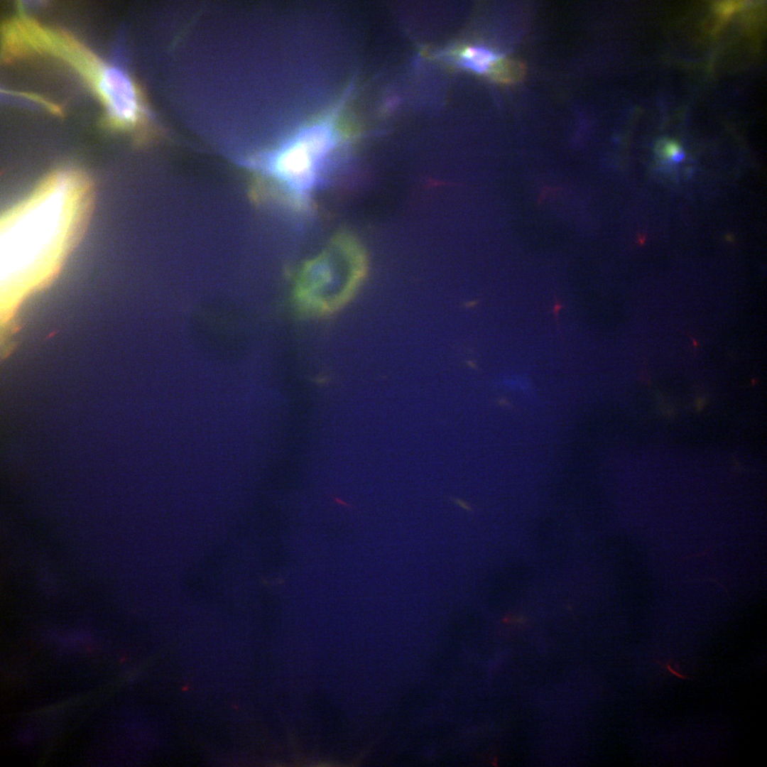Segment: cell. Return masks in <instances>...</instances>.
I'll use <instances>...</instances> for the list:
<instances>
[{
    "label": "cell",
    "mask_w": 767,
    "mask_h": 767,
    "mask_svg": "<svg viewBox=\"0 0 767 767\" xmlns=\"http://www.w3.org/2000/svg\"><path fill=\"white\" fill-rule=\"evenodd\" d=\"M365 268L364 255L358 244L349 236L336 237L303 268L295 289L299 307L312 315L339 308L358 288Z\"/></svg>",
    "instance_id": "1"
},
{
    "label": "cell",
    "mask_w": 767,
    "mask_h": 767,
    "mask_svg": "<svg viewBox=\"0 0 767 767\" xmlns=\"http://www.w3.org/2000/svg\"><path fill=\"white\" fill-rule=\"evenodd\" d=\"M459 60L462 66L468 70L479 74H489L494 72L497 65H501L502 58L489 48L472 45L462 51Z\"/></svg>",
    "instance_id": "4"
},
{
    "label": "cell",
    "mask_w": 767,
    "mask_h": 767,
    "mask_svg": "<svg viewBox=\"0 0 767 767\" xmlns=\"http://www.w3.org/2000/svg\"><path fill=\"white\" fill-rule=\"evenodd\" d=\"M99 86L112 113L123 121H134L138 108L134 88L129 78L118 69L108 68L101 77Z\"/></svg>",
    "instance_id": "3"
},
{
    "label": "cell",
    "mask_w": 767,
    "mask_h": 767,
    "mask_svg": "<svg viewBox=\"0 0 767 767\" xmlns=\"http://www.w3.org/2000/svg\"><path fill=\"white\" fill-rule=\"evenodd\" d=\"M334 140L327 126L305 130L273 153L266 169L294 196L305 200L320 181L322 164Z\"/></svg>",
    "instance_id": "2"
},
{
    "label": "cell",
    "mask_w": 767,
    "mask_h": 767,
    "mask_svg": "<svg viewBox=\"0 0 767 767\" xmlns=\"http://www.w3.org/2000/svg\"><path fill=\"white\" fill-rule=\"evenodd\" d=\"M663 153L669 161L675 163L681 162L685 158V153L680 145L671 141L664 146Z\"/></svg>",
    "instance_id": "5"
}]
</instances>
